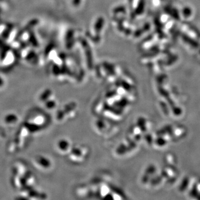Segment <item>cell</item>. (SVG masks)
Instances as JSON below:
<instances>
[{"label": "cell", "instance_id": "1", "mask_svg": "<svg viewBox=\"0 0 200 200\" xmlns=\"http://www.w3.org/2000/svg\"><path fill=\"white\" fill-rule=\"evenodd\" d=\"M89 149L83 145H77L76 146H72L70 152L69 158L71 161L78 163L84 161L89 156Z\"/></svg>", "mask_w": 200, "mask_h": 200}, {"label": "cell", "instance_id": "2", "mask_svg": "<svg viewBox=\"0 0 200 200\" xmlns=\"http://www.w3.org/2000/svg\"><path fill=\"white\" fill-rule=\"evenodd\" d=\"M56 147L59 153L65 155L70 152L72 146L71 142L68 139L62 138L57 141L56 144Z\"/></svg>", "mask_w": 200, "mask_h": 200}]
</instances>
